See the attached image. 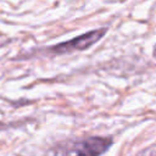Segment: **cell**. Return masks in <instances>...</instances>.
I'll use <instances>...</instances> for the list:
<instances>
[{"instance_id":"6da1fadb","label":"cell","mask_w":156,"mask_h":156,"mask_svg":"<svg viewBox=\"0 0 156 156\" xmlns=\"http://www.w3.org/2000/svg\"><path fill=\"white\" fill-rule=\"evenodd\" d=\"M110 136H89L55 144L46 156H100L111 145Z\"/></svg>"},{"instance_id":"7a4b0ae2","label":"cell","mask_w":156,"mask_h":156,"mask_svg":"<svg viewBox=\"0 0 156 156\" xmlns=\"http://www.w3.org/2000/svg\"><path fill=\"white\" fill-rule=\"evenodd\" d=\"M107 32V28H99L90 32H87L79 37H74L71 40L62 41L60 44H56L48 49V52L51 55H63L69 54L73 51H82L90 46H93L95 43H98Z\"/></svg>"},{"instance_id":"3957f363","label":"cell","mask_w":156,"mask_h":156,"mask_svg":"<svg viewBox=\"0 0 156 156\" xmlns=\"http://www.w3.org/2000/svg\"><path fill=\"white\" fill-rule=\"evenodd\" d=\"M141 156H156V151H149L147 154H144Z\"/></svg>"}]
</instances>
